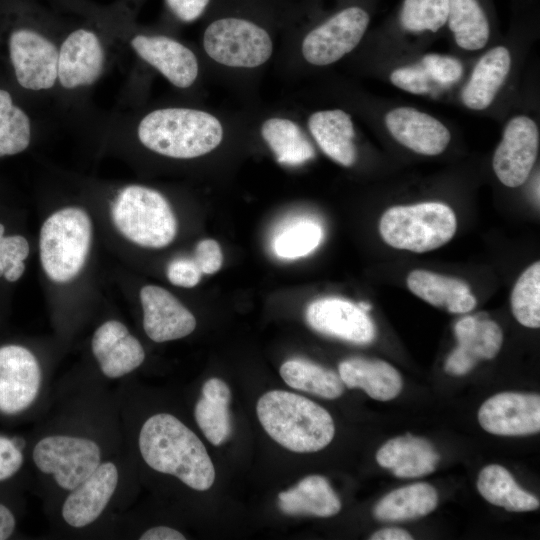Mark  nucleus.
I'll return each instance as SVG.
<instances>
[{"mask_svg": "<svg viewBox=\"0 0 540 540\" xmlns=\"http://www.w3.org/2000/svg\"><path fill=\"white\" fill-rule=\"evenodd\" d=\"M138 447L151 469L173 475L194 490H208L214 483V465L204 444L174 415L150 416L140 429Z\"/></svg>", "mask_w": 540, "mask_h": 540, "instance_id": "1", "label": "nucleus"}, {"mask_svg": "<svg viewBox=\"0 0 540 540\" xmlns=\"http://www.w3.org/2000/svg\"><path fill=\"white\" fill-rule=\"evenodd\" d=\"M256 412L267 434L293 452L319 451L325 448L335 435L334 421L328 411L293 392H266L258 400Z\"/></svg>", "mask_w": 540, "mask_h": 540, "instance_id": "2", "label": "nucleus"}, {"mask_svg": "<svg viewBox=\"0 0 540 540\" xmlns=\"http://www.w3.org/2000/svg\"><path fill=\"white\" fill-rule=\"evenodd\" d=\"M137 135L149 150L171 158L191 159L213 151L223 128L212 114L191 108H162L147 114Z\"/></svg>", "mask_w": 540, "mask_h": 540, "instance_id": "3", "label": "nucleus"}, {"mask_svg": "<svg viewBox=\"0 0 540 540\" xmlns=\"http://www.w3.org/2000/svg\"><path fill=\"white\" fill-rule=\"evenodd\" d=\"M93 237L92 220L86 210L64 207L49 215L39 236L40 262L54 283L74 280L86 264Z\"/></svg>", "mask_w": 540, "mask_h": 540, "instance_id": "4", "label": "nucleus"}, {"mask_svg": "<svg viewBox=\"0 0 540 540\" xmlns=\"http://www.w3.org/2000/svg\"><path fill=\"white\" fill-rule=\"evenodd\" d=\"M111 218L122 236L144 248H164L177 234V220L167 199L142 185H128L118 192Z\"/></svg>", "mask_w": 540, "mask_h": 540, "instance_id": "5", "label": "nucleus"}, {"mask_svg": "<svg viewBox=\"0 0 540 540\" xmlns=\"http://www.w3.org/2000/svg\"><path fill=\"white\" fill-rule=\"evenodd\" d=\"M456 229L454 211L441 202L391 207L383 213L379 223L385 243L415 253L443 246L453 238Z\"/></svg>", "mask_w": 540, "mask_h": 540, "instance_id": "6", "label": "nucleus"}, {"mask_svg": "<svg viewBox=\"0 0 540 540\" xmlns=\"http://www.w3.org/2000/svg\"><path fill=\"white\" fill-rule=\"evenodd\" d=\"M203 47L215 62L235 68H255L271 56L269 33L255 22L240 17H223L204 31Z\"/></svg>", "mask_w": 540, "mask_h": 540, "instance_id": "7", "label": "nucleus"}, {"mask_svg": "<svg viewBox=\"0 0 540 540\" xmlns=\"http://www.w3.org/2000/svg\"><path fill=\"white\" fill-rule=\"evenodd\" d=\"M32 459L39 471L51 475L61 489L70 491L101 464L102 450L87 437L51 434L35 444Z\"/></svg>", "mask_w": 540, "mask_h": 540, "instance_id": "8", "label": "nucleus"}, {"mask_svg": "<svg viewBox=\"0 0 540 540\" xmlns=\"http://www.w3.org/2000/svg\"><path fill=\"white\" fill-rule=\"evenodd\" d=\"M369 21L368 13L361 7L340 10L305 36L301 48L304 59L316 66L338 61L359 44Z\"/></svg>", "mask_w": 540, "mask_h": 540, "instance_id": "9", "label": "nucleus"}, {"mask_svg": "<svg viewBox=\"0 0 540 540\" xmlns=\"http://www.w3.org/2000/svg\"><path fill=\"white\" fill-rule=\"evenodd\" d=\"M9 55L21 87L40 91L55 85L59 50L42 34L26 28L13 31L9 37Z\"/></svg>", "mask_w": 540, "mask_h": 540, "instance_id": "10", "label": "nucleus"}, {"mask_svg": "<svg viewBox=\"0 0 540 540\" xmlns=\"http://www.w3.org/2000/svg\"><path fill=\"white\" fill-rule=\"evenodd\" d=\"M539 149V130L527 116L509 120L492 160L495 175L510 188L522 185L531 173Z\"/></svg>", "mask_w": 540, "mask_h": 540, "instance_id": "11", "label": "nucleus"}, {"mask_svg": "<svg viewBox=\"0 0 540 540\" xmlns=\"http://www.w3.org/2000/svg\"><path fill=\"white\" fill-rule=\"evenodd\" d=\"M42 381L35 355L20 345L0 347V411L17 414L37 398Z\"/></svg>", "mask_w": 540, "mask_h": 540, "instance_id": "12", "label": "nucleus"}, {"mask_svg": "<svg viewBox=\"0 0 540 540\" xmlns=\"http://www.w3.org/2000/svg\"><path fill=\"white\" fill-rule=\"evenodd\" d=\"M478 421L488 433L525 436L540 431L538 394L502 392L488 398L479 408Z\"/></svg>", "mask_w": 540, "mask_h": 540, "instance_id": "13", "label": "nucleus"}, {"mask_svg": "<svg viewBox=\"0 0 540 540\" xmlns=\"http://www.w3.org/2000/svg\"><path fill=\"white\" fill-rule=\"evenodd\" d=\"M306 321L315 331L350 343L365 345L376 337L373 321L358 305L337 297L311 302Z\"/></svg>", "mask_w": 540, "mask_h": 540, "instance_id": "14", "label": "nucleus"}, {"mask_svg": "<svg viewBox=\"0 0 540 540\" xmlns=\"http://www.w3.org/2000/svg\"><path fill=\"white\" fill-rule=\"evenodd\" d=\"M143 328L154 342L184 338L196 328V318L173 294L157 285L140 290Z\"/></svg>", "mask_w": 540, "mask_h": 540, "instance_id": "15", "label": "nucleus"}, {"mask_svg": "<svg viewBox=\"0 0 540 540\" xmlns=\"http://www.w3.org/2000/svg\"><path fill=\"white\" fill-rule=\"evenodd\" d=\"M118 481L116 464L101 462L89 477L68 491L61 508L65 523L73 528H83L96 521L113 497Z\"/></svg>", "mask_w": 540, "mask_h": 540, "instance_id": "16", "label": "nucleus"}, {"mask_svg": "<svg viewBox=\"0 0 540 540\" xmlns=\"http://www.w3.org/2000/svg\"><path fill=\"white\" fill-rule=\"evenodd\" d=\"M456 348L445 361L444 370L453 376L471 371L481 360L494 358L503 343L500 326L488 319L467 316L454 327Z\"/></svg>", "mask_w": 540, "mask_h": 540, "instance_id": "17", "label": "nucleus"}, {"mask_svg": "<svg viewBox=\"0 0 540 540\" xmlns=\"http://www.w3.org/2000/svg\"><path fill=\"white\" fill-rule=\"evenodd\" d=\"M104 49L98 36L80 28L63 41L58 56V80L66 89L92 85L101 75Z\"/></svg>", "mask_w": 540, "mask_h": 540, "instance_id": "18", "label": "nucleus"}, {"mask_svg": "<svg viewBox=\"0 0 540 540\" xmlns=\"http://www.w3.org/2000/svg\"><path fill=\"white\" fill-rule=\"evenodd\" d=\"M91 350L101 372L111 379L131 373L145 360L140 341L118 320H108L94 331Z\"/></svg>", "mask_w": 540, "mask_h": 540, "instance_id": "19", "label": "nucleus"}, {"mask_svg": "<svg viewBox=\"0 0 540 540\" xmlns=\"http://www.w3.org/2000/svg\"><path fill=\"white\" fill-rule=\"evenodd\" d=\"M390 134L406 148L422 155L441 154L451 135L447 127L433 116L412 107H397L385 115Z\"/></svg>", "mask_w": 540, "mask_h": 540, "instance_id": "20", "label": "nucleus"}, {"mask_svg": "<svg viewBox=\"0 0 540 540\" xmlns=\"http://www.w3.org/2000/svg\"><path fill=\"white\" fill-rule=\"evenodd\" d=\"M135 52L178 88L190 87L198 76V61L185 45L167 36L137 35Z\"/></svg>", "mask_w": 540, "mask_h": 540, "instance_id": "21", "label": "nucleus"}, {"mask_svg": "<svg viewBox=\"0 0 540 540\" xmlns=\"http://www.w3.org/2000/svg\"><path fill=\"white\" fill-rule=\"evenodd\" d=\"M439 454L426 439L406 434L388 440L376 453L377 463L399 478H419L432 473Z\"/></svg>", "mask_w": 540, "mask_h": 540, "instance_id": "22", "label": "nucleus"}, {"mask_svg": "<svg viewBox=\"0 0 540 540\" xmlns=\"http://www.w3.org/2000/svg\"><path fill=\"white\" fill-rule=\"evenodd\" d=\"M406 283L414 295L450 313H467L477 303L469 285L457 278L417 269L408 274Z\"/></svg>", "mask_w": 540, "mask_h": 540, "instance_id": "23", "label": "nucleus"}, {"mask_svg": "<svg viewBox=\"0 0 540 540\" xmlns=\"http://www.w3.org/2000/svg\"><path fill=\"white\" fill-rule=\"evenodd\" d=\"M308 128L320 149L338 164L350 167L357 157L354 125L341 109L321 110L308 118Z\"/></svg>", "mask_w": 540, "mask_h": 540, "instance_id": "24", "label": "nucleus"}, {"mask_svg": "<svg viewBox=\"0 0 540 540\" xmlns=\"http://www.w3.org/2000/svg\"><path fill=\"white\" fill-rule=\"evenodd\" d=\"M338 372L346 387L360 388L375 400H392L402 389L399 372L382 360L349 358L340 362Z\"/></svg>", "mask_w": 540, "mask_h": 540, "instance_id": "25", "label": "nucleus"}, {"mask_svg": "<svg viewBox=\"0 0 540 540\" xmlns=\"http://www.w3.org/2000/svg\"><path fill=\"white\" fill-rule=\"evenodd\" d=\"M511 67L509 50L497 46L486 52L476 63L461 98L466 107L484 110L490 106L503 85Z\"/></svg>", "mask_w": 540, "mask_h": 540, "instance_id": "26", "label": "nucleus"}, {"mask_svg": "<svg viewBox=\"0 0 540 540\" xmlns=\"http://www.w3.org/2000/svg\"><path fill=\"white\" fill-rule=\"evenodd\" d=\"M278 507L288 515L331 517L340 511L341 501L325 477L310 475L280 492Z\"/></svg>", "mask_w": 540, "mask_h": 540, "instance_id": "27", "label": "nucleus"}, {"mask_svg": "<svg viewBox=\"0 0 540 540\" xmlns=\"http://www.w3.org/2000/svg\"><path fill=\"white\" fill-rule=\"evenodd\" d=\"M194 409L196 423L206 439L215 446L224 443L231 434L228 385L219 378L208 379Z\"/></svg>", "mask_w": 540, "mask_h": 540, "instance_id": "28", "label": "nucleus"}, {"mask_svg": "<svg viewBox=\"0 0 540 540\" xmlns=\"http://www.w3.org/2000/svg\"><path fill=\"white\" fill-rule=\"evenodd\" d=\"M438 504L433 486L419 482L397 488L385 495L374 507L373 516L379 521L399 522L421 518Z\"/></svg>", "mask_w": 540, "mask_h": 540, "instance_id": "29", "label": "nucleus"}, {"mask_svg": "<svg viewBox=\"0 0 540 540\" xmlns=\"http://www.w3.org/2000/svg\"><path fill=\"white\" fill-rule=\"evenodd\" d=\"M477 489L486 501L511 512L532 511L540 506L538 498L523 490L510 472L498 464L480 471Z\"/></svg>", "mask_w": 540, "mask_h": 540, "instance_id": "30", "label": "nucleus"}, {"mask_svg": "<svg viewBox=\"0 0 540 540\" xmlns=\"http://www.w3.org/2000/svg\"><path fill=\"white\" fill-rule=\"evenodd\" d=\"M261 135L280 164L296 166L314 157V149L297 123L272 117L265 120Z\"/></svg>", "mask_w": 540, "mask_h": 540, "instance_id": "31", "label": "nucleus"}, {"mask_svg": "<svg viewBox=\"0 0 540 540\" xmlns=\"http://www.w3.org/2000/svg\"><path fill=\"white\" fill-rule=\"evenodd\" d=\"M279 372L288 386L325 399L339 398L344 391L338 374L306 359H289Z\"/></svg>", "mask_w": 540, "mask_h": 540, "instance_id": "32", "label": "nucleus"}, {"mask_svg": "<svg viewBox=\"0 0 540 540\" xmlns=\"http://www.w3.org/2000/svg\"><path fill=\"white\" fill-rule=\"evenodd\" d=\"M447 21L462 49L479 50L488 42L489 22L477 0H449Z\"/></svg>", "mask_w": 540, "mask_h": 540, "instance_id": "33", "label": "nucleus"}, {"mask_svg": "<svg viewBox=\"0 0 540 540\" xmlns=\"http://www.w3.org/2000/svg\"><path fill=\"white\" fill-rule=\"evenodd\" d=\"M28 115L15 106L6 90L0 89V157L24 151L30 143Z\"/></svg>", "mask_w": 540, "mask_h": 540, "instance_id": "34", "label": "nucleus"}, {"mask_svg": "<svg viewBox=\"0 0 540 540\" xmlns=\"http://www.w3.org/2000/svg\"><path fill=\"white\" fill-rule=\"evenodd\" d=\"M323 237L321 226L306 218L296 219L285 225L273 241V249L277 256L285 259H296L313 252Z\"/></svg>", "mask_w": 540, "mask_h": 540, "instance_id": "35", "label": "nucleus"}, {"mask_svg": "<svg viewBox=\"0 0 540 540\" xmlns=\"http://www.w3.org/2000/svg\"><path fill=\"white\" fill-rule=\"evenodd\" d=\"M511 311L528 328L540 326V263L528 267L516 281L511 293Z\"/></svg>", "mask_w": 540, "mask_h": 540, "instance_id": "36", "label": "nucleus"}, {"mask_svg": "<svg viewBox=\"0 0 540 540\" xmlns=\"http://www.w3.org/2000/svg\"><path fill=\"white\" fill-rule=\"evenodd\" d=\"M449 0H404L401 25L408 31L437 32L447 22Z\"/></svg>", "mask_w": 540, "mask_h": 540, "instance_id": "37", "label": "nucleus"}, {"mask_svg": "<svg viewBox=\"0 0 540 540\" xmlns=\"http://www.w3.org/2000/svg\"><path fill=\"white\" fill-rule=\"evenodd\" d=\"M433 82L448 85L457 82L463 73L462 63L451 56L427 54L421 62Z\"/></svg>", "mask_w": 540, "mask_h": 540, "instance_id": "38", "label": "nucleus"}, {"mask_svg": "<svg viewBox=\"0 0 540 540\" xmlns=\"http://www.w3.org/2000/svg\"><path fill=\"white\" fill-rule=\"evenodd\" d=\"M390 80L396 87L412 94H426L431 90L432 79L421 63L395 69Z\"/></svg>", "mask_w": 540, "mask_h": 540, "instance_id": "39", "label": "nucleus"}, {"mask_svg": "<svg viewBox=\"0 0 540 540\" xmlns=\"http://www.w3.org/2000/svg\"><path fill=\"white\" fill-rule=\"evenodd\" d=\"M166 274L173 285L184 288L195 287L202 276L195 260L187 257L172 260L167 266Z\"/></svg>", "mask_w": 540, "mask_h": 540, "instance_id": "40", "label": "nucleus"}, {"mask_svg": "<svg viewBox=\"0 0 540 540\" xmlns=\"http://www.w3.org/2000/svg\"><path fill=\"white\" fill-rule=\"evenodd\" d=\"M4 225L0 223V277L16 259L25 260L29 255V244L21 235L4 236Z\"/></svg>", "mask_w": 540, "mask_h": 540, "instance_id": "41", "label": "nucleus"}, {"mask_svg": "<svg viewBox=\"0 0 540 540\" xmlns=\"http://www.w3.org/2000/svg\"><path fill=\"white\" fill-rule=\"evenodd\" d=\"M202 274H214L222 266L223 255L220 245L213 239L201 240L195 248L194 257Z\"/></svg>", "mask_w": 540, "mask_h": 540, "instance_id": "42", "label": "nucleus"}, {"mask_svg": "<svg viewBox=\"0 0 540 540\" xmlns=\"http://www.w3.org/2000/svg\"><path fill=\"white\" fill-rule=\"evenodd\" d=\"M23 464V454L15 443L4 436H0V481L7 480L15 475Z\"/></svg>", "mask_w": 540, "mask_h": 540, "instance_id": "43", "label": "nucleus"}, {"mask_svg": "<svg viewBox=\"0 0 540 540\" xmlns=\"http://www.w3.org/2000/svg\"><path fill=\"white\" fill-rule=\"evenodd\" d=\"M165 2L179 20L192 22L205 12L210 0H165Z\"/></svg>", "mask_w": 540, "mask_h": 540, "instance_id": "44", "label": "nucleus"}, {"mask_svg": "<svg viewBox=\"0 0 540 540\" xmlns=\"http://www.w3.org/2000/svg\"><path fill=\"white\" fill-rule=\"evenodd\" d=\"M141 540H185L186 537L178 530L168 526H155L144 531Z\"/></svg>", "mask_w": 540, "mask_h": 540, "instance_id": "45", "label": "nucleus"}, {"mask_svg": "<svg viewBox=\"0 0 540 540\" xmlns=\"http://www.w3.org/2000/svg\"><path fill=\"white\" fill-rule=\"evenodd\" d=\"M16 519L13 512L0 503V540L8 539L14 532Z\"/></svg>", "mask_w": 540, "mask_h": 540, "instance_id": "46", "label": "nucleus"}, {"mask_svg": "<svg viewBox=\"0 0 540 540\" xmlns=\"http://www.w3.org/2000/svg\"><path fill=\"white\" fill-rule=\"evenodd\" d=\"M371 540H411L413 537L401 528H385L373 533Z\"/></svg>", "mask_w": 540, "mask_h": 540, "instance_id": "47", "label": "nucleus"}, {"mask_svg": "<svg viewBox=\"0 0 540 540\" xmlns=\"http://www.w3.org/2000/svg\"><path fill=\"white\" fill-rule=\"evenodd\" d=\"M25 271V263L23 260L16 259L12 265L4 272V278L9 282H15L21 278Z\"/></svg>", "mask_w": 540, "mask_h": 540, "instance_id": "48", "label": "nucleus"}, {"mask_svg": "<svg viewBox=\"0 0 540 540\" xmlns=\"http://www.w3.org/2000/svg\"><path fill=\"white\" fill-rule=\"evenodd\" d=\"M357 305L365 312H368L371 309V305L367 302H359Z\"/></svg>", "mask_w": 540, "mask_h": 540, "instance_id": "49", "label": "nucleus"}]
</instances>
